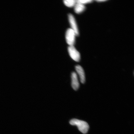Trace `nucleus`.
Returning <instances> with one entry per match:
<instances>
[{
  "instance_id": "423d86ee",
  "label": "nucleus",
  "mask_w": 134,
  "mask_h": 134,
  "mask_svg": "<svg viewBox=\"0 0 134 134\" xmlns=\"http://www.w3.org/2000/svg\"><path fill=\"white\" fill-rule=\"evenodd\" d=\"M75 69L77 73L79 75L80 82L82 83H84L85 81V77L83 69L79 65H77L75 66Z\"/></svg>"
},
{
  "instance_id": "1a4fd4ad",
  "label": "nucleus",
  "mask_w": 134,
  "mask_h": 134,
  "mask_svg": "<svg viewBox=\"0 0 134 134\" xmlns=\"http://www.w3.org/2000/svg\"><path fill=\"white\" fill-rule=\"evenodd\" d=\"M76 1L77 2L85 5V4L92 3L93 1H92V0H78V1Z\"/></svg>"
},
{
  "instance_id": "7ed1b4c3",
  "label": "nucleus",
  "mask_w": 134,
  "mask_h": 134,
  "mask_svg": "<svg viewBox=\"0 0 134 134\" xmlns=\"http://www.w3.org/2000/svg\"><path fill=\"white\" fill-rule=\"evenodd\" d=\"M68 50L70 56L75 61L79 62L80 59V53L76 50L74 46L68 47Z\"/></svg>"
},
{
  "instance_id": "6e6552de",
  "label": "nucleus",
  "mask_w": 134,
  "mask_h": 134,
  "mask_svg": "<svg viewBox=\"0 0 134 134\" xmlns=\"http://www.w3.org/2000/svg\"><path fill=\"white\" fill-rule=\"evenodd\" d=\"M65 5L68 7H74L76 3L75 0H65L63 1Z\"/></svg>"
},
{
  "instance_id": "0eeeda50",
  "label": "nucleus",
  "mask_w": 134,
  "mask_h": 134,
  "mask_svg": "<svg viewBox=\"0 0 134 134\" xmlns=\"http://www.w3.org/2000/svg\"><path fill=\"white\" fill-rule=\"evenodd\" d=\"M74 7L75 13L77 14H80V13L83 12L86 8L85 5L77 2V1Z\"/></svg>"
},
{
  "instance_id": "20e7f679",
  "label": "nucleus",
  "mask_w": 134,
  "mask_h": 134,
  "mask_svg": "<svg viewBox=\"0 0 134 134\" xmlns=\"http://www.w3.org/2000/svg\"><path fill=\"white\" fill-rule=\"evenodd\" d=\"M68 20L69 21L71 28L75 32L76 36L79 35L76 20L73 15L69 14L68 15Z\"/></svg>"
},
{
  "instance_id": "f257e3e1",
  "label": "nucleus",
  "mask_w": 134,
  "mask_h": 134,
  "mask_svg": "<svg viewBox=\"0 0 134 134\" xmlns=\"http://www.w3.org/2000/svg\"><path fill=\"white\" fill-rule=\"evenodd\" d=\"M70 124L72 125L76 126L80 131L83 134H86L89 129V126L86 122L77 119H73L70 121Z\"/></svg>"
},
{
  "instance_id": "39448f33",
  "label": "nucleus",
  "mask_w": 134,
  "mask_h": 134,
  "mask_svg": "<svg viewBox=\"0 0 134 134\" xmlns=\"http://www.w3.org/2000/svg\"><path fill=\"white\" fill-rule=\"evenodd\" d=\"M71 86L74 90H76L79 87L80 84L78 79L77 75L75 72L71 74Z\"/></svg>"
},
{
  "instance_id": "f03ea898",
  "label": "nucleus",
  "mask_w": 134,
  "mask_h": 134,
  "mask_svg": "<svg viewBox=\"0 0 134 134\" xmlns=\"http://www.w3.org/2000/svg\"><path fill=\"white\" fill-rule=\"evenodd\" d=\"M76 36L75 32L71 28H69L67 30L65 36L66 42L69 46H74L75 42Z\"/></svg>"
},
{
  "instance_id": "9d476101",
  "label": "nucleus",
  "mask_w": 134,
  "mask_h": 134,
  "mask_svg": "<svg viewBox=\"0 0 134 134\" xmlns=\"http://www.w3.org/2000/svg\"><path fill=\"white\" fill-rule=\"evenodd\" d=\"M98 2H103L106 1H105V0H98V1H96Z\"/></svg>"
}]
</instances>
